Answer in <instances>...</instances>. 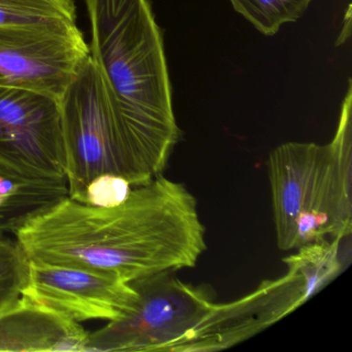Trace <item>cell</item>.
<instances>
[{
    "label": "cell",
    "mask_w": 352,
    "mask_h": 352,
    "mask_svg": "<svg viewBox=\"0 0 352 352\" xmlns=\"http://www.w3.org/2000/svg\"><path fill=\"white\" fill-rule=\"evenodd\" d=\"M67 190L83 203L88 184L114 174L131 186L149 182L139 147L121 114L118 98L87 57L60 98Z\"/></svg>",
    "instance_id": "277c9868"
},
{
    "label": "cell",
    "mask_w": 352,
    "mask_h": 352,
    "mask_svg": "<svg viewBox=\"0 0 352 352\" xmlns=\"http://www.w3.org/2000/svg\"><path fill=\"white\" fill-rule=\"evenodd\" d=\"M287 273L265 280L254 292L226 304L214 302L199 324L176 351H217L226 349L271 327L313 296L302 273Z\"/></svg>",
    "instance_id": "9c48e42d"
},
{
    "label": "cell",
    "mask_w": 352,
    "mask_h": 352,
    "mask_svg": "<svg viewBox=\"0 0 352 352\" xmlns=\"http://www.w3.org/2000/svg\"><path fill=\"white\" fill-rule=\"evenodd\" d=\"M67 195L65 179L32 178L0 166V234H15Z\"/></svg>",
    "instance_id": "8fae6325"
},
{
    "label": "cell",
    "mask_w": 352,
    "mask_h": 352,
    "mask_svg": "<svg viewBox=\"0 0 352 352\" xmlns=\"http://www.w3.org/2000/svg\"><path fill=\"white\" fill-rule=\"evenodd\" d=\"M77 23L75 0H0V26Z\"/></svg>",
    "instance_id": "5bb4252c"
},
{
    "label": "cell",
    "mask_w": 352,
    "mask_h": 352,
    "mask_svg": "<svg viewBox=\"0 0 352 352\" xmlns=\"http://www.w3.org/2000/svg\"><path fill=\"white\" fill-rule=\"evenodd\" d=\"M137 307L88 336L86 351H176L214 305L206 288L185 283L173 272L131 282Z\"/></svg>",
    "instance_id": "5b68a950"
},
{
    "label": "cell",
    "mask_w": 352,
    "mask_h": 352,
    "mask_svg": "<svg viewBox=\"0 0 352 352\" xmlns=\"http://www.w3.org/2000/svg\"><path fill=\"white\" fill-rule=\"evenodd\" d=\"M348 83L331 143L288 142L270 153L267 174L280 250L351 234V79Z\"/></svg>",
    "instance_id": "7a4b0ae2"
},
{
    "label": "cell",
    "mask_w": 352,
    "mask_h": 352,
    "mask_svg": "<svg viewBox=\"0 0 352 352\" xmlns=\"http://www.w3.org/2000/svg\"><path fill=\"white\" fill-rule=\"evenodd\" d=\"M131 189V183L123 177L100 175L88 184L83 204L100 208L116 207L126 201Z\"/></svg>",
    "instance_id": "2e32d148"
},
{
    "label": "cell",
    "mask_w": 352,
    "mask_h": 352,
    "mask_svg": "<svg viewBox=\"0 0 352 352\" xmlns=\"http://www.w3.org/2000/svg\"><path fill=\"white\" fill-rule=\"evenodd\" d=\"M28 261L17 241L0 234V315L21 298L28 277Z\"/></svg>",
    "instance_id": "9a60e30c"
},
{
    "label": "cell",
    "mask_w": 352,
    "mask_h": 352,
    "mask_svg": "<svg viewBox=\"0 0 352 352\" xmlns=\"http://www.w3.org/2000/svg\"><path fill=\"white\" fill-rule=\"evenodd\" d=\"M89 54L77 23L0 26V87L61 98Z\"/></svg>",
    "instance_id": "8992f818"
},
{
    "label": "cell",
    "mask_w": 352,
    "mask_h": 352,
    "mask_svg": "<svg viewBox=\"0 0 352 352\" xmlns=\"http://www.w3.org/2000/svg\"><path fill=\"white\" fill-rule=\"evenodd\" d=\"M22 298L81 323L122 318L137 307L139 294L113 274L30 261Z\"/></svg>",
    "instance_id": "ba28073f"
},
{
    "label": "cell",
    "mask_w": 352,
    "mask_h": 352,
    "mask_svg": "<svg viewBox=\"0 0 352 352\" xmlns=\"http://www.w3.org/2000/svg\"><path fill=\"white\" fill-rule=\"evenodd\" d=\"M0 166L32 178L65 180L60 98L0 87Z\"/></svg>",
    "instance_id": "52a82bcc"
},
{
    "label": "cell",
    "mask_w": 352,
    "mask_h": 352,
    "mask_svg": "<svg viewBox=\"0 0 352 352\" xmlns=\"http://www.w3.org/2000/svg\"><path fill=\"white\" fill-rule=\"evenodd\" d=\"M346 238L327 239L310 243L296 249V254L284 258L286 267L302 274L313 294L335 279L343 271V259L340 256V242Z\"/></svg>",
    "instance_id": "7c38bea8"
},
{
    "label": "cell",
    "mask_w": 352,
    "mask_h": 352,
    "mask_svg": "<svg viewBox=\"0 0 352 352\" xmlns=\"http://www.w3.org/2000/svg\"><path fill=\"white\" fill-rule=\"evenodd\" d=\"M261 34L275 36L282 25L304 16L313 0H228Z\"/></svg>",
    "instance_id": "4fadbf2b"
},
{
    "label": "cell",
    "mask_w": 352,
    "mask_h": 352,
    "mask_svg": "<svg viewBox=\"0 0 352 352\" xmlns=\"http://www.w3.org/2000/svg\"><path fill=\"white\" fill-rule=\"evenodd\" d=\"M90 57L113 92L137 112L175 124L164 36L150 0H86Z\"/></svg>",
    "instance_id": "3957f363"
},
{
    "label": "cell",
    "mask_w": 352,
    "mask_h": 352,
    "mask_svg": "<svg viewBox=\"0 0 352 352\" xmlns=\"http://www.w3.org/2000/svg\"><path fill=\"white\" fill-rule=\"evenodd\" d=\"M81 323L22 298L0 315V351H86Z\"/></svg>",
    "instance_id": "30bf717a"
},
{
    "label": "cell",
    "mask_w": 352,
    "mask_h": 352,
    "mask_svg": "<svg viewBox=\"0 0 352 352\" xmlns=\"http://www.w3.org/2000/svg\"><path fill=\"white\" fill-rule=\"evenodd\" d=\"M15 236L28 261L113 274L129 283L193 267L207 249L197 199L162 174L133 187L116 207L65 197Z\"/></svg>",
    "instance_id": "6da1fadb"
}]
</instances>
